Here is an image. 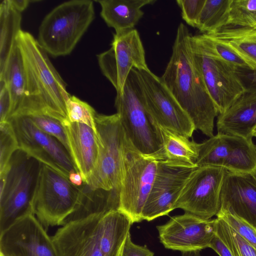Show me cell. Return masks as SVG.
Listing matches in <instances>:
<instances>
[{
	"instance_id": "cell-1",
	"label": "cell",
	"mask_w": 256,
	"mask_h": 256,
	"mask_svg": "<svg viewBox=\"0 0 256 256\" xmlns=\"http://www.w3.org/2000/svg\"><path fill=\"white\" fill-rule=\"evenodd\" d=\"M187 27L180 23L172 54L161 80L188 114L195 128L214 136V120L219 112L193 57Z\"/></svg>"
},
{
	"instance_id": "cell-40",
	"label": "cell",
	"mask_w": 256,
	"mask_h": 256,
	"mask_svg": "<svg viewBox=\"0 0 256 256\" xmlns=\"http://www.w3.org/2000/svg\"><path fill=\"white\" fill-rule=\"evenodd\" d=\"M10 2L16 10L22 12L28 6L30 1L27 0H10Z\"/></svg>"
},
{
	"instance_id": "cell-29",
	"label": "cell",
	"mask_w": 256,
	"mask_h": 256,
	"mask_svg": "<svg viewBox=\"0 0 256 256\" xmlns=\"http://www.w3.org/2000/svg\"><path fill=\"white\" fill-rule=\"evenodd\" d=\"M215 232L228 245L233 256H256V249L218 217L216 218Z\"/></svg>"
},
{
	"instance_id": "cell-10",
	"label": "cell",
	"mask_w": 256,
	"mask_h": 256,
	"mask_svg": "<svg viewBox=\"0 0 256 256\" xmlns=\"http://www.w3.org/2000/svg\"><path fill=\"white\" fill-rule=\"evenodd\" d=\"M191 48L209 94L219 114L244 92L235 68L214 51L204 34L190 36Z\"/></svg>"
},
{
	"instance_id": "cell-2",
	"label": "cell",
	"mask_w": 256,
	"mask_h": 256,
	"mask_svg": "<svg viewBox=\"0 0 256 256\" xmlns=\"http://www.w3.org/2000/svg\"><path fill=\"white\" fill-rule=\"evenodd\" d=\"M16 43L23 60L26 92L21 104L10 116L39 113L52 116L62 124L68 120L66 102L70 96L66 82L47 52L30 34L21 30Z\"/></svg>"
},
{
	"instance_id": "cell-3",
	"label": "cell",
	"mask_w": 256,
	"mask_h": 256,
	"mask_svg": "<svg viewBox=\"0 0 256 256\" xmlns=\"http://www.w3.org/2000/svg\"><path fill=\"white\" fill-rule=\"evenodd\" d=\"M52 238L58 256H122L120 237L104 213L68 222Z\"/></svg>"
},
{
	"instance_id": "cell-19",
	"label": "cell",
	"mask_w": 256,
	"mask_h": 256,
	"mask_svg": "<svg viewBox=\"0 0 256 256\" xmlns=\"http://www.w3.org/2000/svg\"><path fill=\"white\" fill-rule=\"evenodd\" d=\"M220 210L228 211L256 228V170L238 172L226 170Z\"/></svg>"
},
{
	"instance_id": "cell-38",
	"label": "cell",
	"mask_w": 256,
	"mask_h": 256,
	"mask_svg": "<svg viewBox=\"0 0 256 256\" xmlns=\"http://www.w3.org/2000/svg\"><path fill=\"white\" fill-rule=\"evenodd\" d=\"M235 70L245 90L256 91V70L240 68Z\"/></svg>"
},
{
	"instance_id": "cell-13",
	"label": "cell",
	"mask_w": 256,
	"mask_h": 256,
	"mask_svg": "<svg viewBox=\"0 0 256 256\" xmlns=\"http://www.w3.org/2000/svg\"><path fill=\"white\" fill-rule=\"evenodd\" d=\"M146 108L154 122L188 138L195 130L188 115L160 80L150 70H138Z\"/></svg>"
},
{
	"instance_id": "cell-31",
	"label": "cell",
	"mask_w": 256,
	"mask_h": 256,
	"mask_svg": "<svg viewBox=\"0 0 256 256\" xmlns=\"http://www.w3.org/2000/svg\"><path fill=\"white\" fill-rule=\"evenodd\" d=\"M20 149L14 130L8 121L0 122V172L9 165L13 154Z\"/></svg>"
},
{
	"instance_id": "cell-27",
	"label": "cell",
	"mask_w": 256,
	"mask_h": 256,
	"mask_svg": "<svg viewBox=\"0 0 256 256\" xmlns=\"http://www.w3.org/2000/svg\"><path fill=\"white\" fill-rule=\"evenodd\" d=\"M232 0H206L196 28L209 34L226 26Z\"/></svg>"
},
{
	"instance_id": "cell-15",
	"label": "cell",
	"mask_w": 256,
	"mask_h": 256,
	"mask_svg": "<svg viewBox=\"0 0 256 256\" xmlns=\"http://www.w3.org/2000/svg\"><path fill=\"white\" fill-rule=\"evenodd\" d=\"M196 167L180 161L158 160L154 180L142 210V220L152 221L174 210L184 184Z\"/></svg>"
},
{
	"instance_id": "cell-30",
	"label": "cell",
	"mask_w": 256,
	"mask_h": 256,
	"mask_svg": "<svg viewBox=\"0 0 256 256\" xmlns=\"http://www.w3.org/2000/svg\"><path fill=\"white\" fill-rule=\"evenodd\" d=\"M66 109L70 122L85 124L98 134L96 124L97 113L89 104L74 96H70L66 102Z\"/></svg>"
},
{
	"instance_id": "cell-5",
	"label": "cell",
	"mask_w": 256,
	"mask_h": 256,
	"mask_svg": "<svg viewBox=\"0 0 256 256\" xmlns=\"http://www.w3.org/2000/svg\"><path fill=\"white\" fill-rule=\"evenodd\" d=\"M114 106L124 132L134 147L144 156L164 159L160 134L144 104L136 68L130 70L122 93L116 94Z\"/></svg>"
},
{
	"instance_id": "cell-24",
	"label": "cell",
	"mask_w": 256,
	"mask_h": 256,
	"mask_svg": "<svg viewBox=\"0 0 256 256\" xmlns=\"http://www.w3.org/2000/svg\"><path fill=\"white\" fill-rule=\"evenodd\" d=\"M21 12L16 10L10 0L0 4V74L6 66L21 30Z\"/></svg>"
},
{
	"instance_id": "cell-18",
	"label": "cell",
	"mask_w": 256,
	"mask_h": 256,
	"mask_svg": "<svg viewBox=\"0 0 256 256\" xmlns=\"http://www.w3.org/2000/svg\"><path fill=\"white\" fill-rule=\"evenodd\" d=\"M156 228L160 242L168 249L182 252L209 248L215 234L216 218L204 220L190 213L172 217Z\"/></svg>"
},
{
	"instance_id": "cell-35",
	"label": "cell",
	"mask_w": 256,
	"mask_h": 256,
	"mask_svg": "<svg viewBox=\"0 0 256 256\" xmlns=\"http://www.w3.org/2000/svg\"><path fill=\"white\" fill-rule=\"evenodd\" d=\"M206 0H177L182 11V19L193 28L197 26L198 20Z\"/></svg>"
},
{
	"instance_id": "cell-23",
	"label": "cell",
	"mask_w": 256,
	"mask_h": 256,
	"mask_svg": "<svg viewBox=\"0 0 256 256\" xmlns=\"http://www.w3.org/2000/svg\"><path fill=\"white\" fill-rule=\"evenodd\" d=\"M230 48L256 70V30L246 27L226 26L206 34Z\"/></svg>"
},
{
	"instance_id": "cell-8",
	"label": "cell",
	"mask_w": 256,
	"mask_h": 256,
	"mask_svg": "<svg viewBox=\"0 0 256 256\" xmlns=\"http://www.w3.org/2000/svg\"><path fill=\"white\" fill-rule=\"evenodd\" d=\"M82 186L41 163L32 204L35 216L46 230L65 224L79 204Z\"/></svg>"
},
{
	"instance_id": "cell-34",
	"label": "cell",
	"mask_w": 256,
	"mask_h": 256,
	"mask_svg": "<svg viewBox=\"0 0 256 256\" xmlns=\"http://www.w3.org/2000/svg\"><path fill=\"white\" fill-rule=\"evenodd\" d=\"M204 34L216 53L226 62L235 68H251L247 63L228 46Z\"/></svg>"
},
{
	"instance_id": "cell-22",
	"label": "cell",
	"mask_w": 256,
	"mask_h": 256,
	"mask_svg": "<svg viewBox=\"0 0 256 256\" xmlns=\"http://www.w3.org/2000/svg\"><path fill=\"white\" fill-rule=\"evenodd\" d=\"M100 16L107 26L120 34L134 29L143 16L141 8L156 0H98Z\"/></svg>"
},
{
	"instance_id": "cell-39",
	"label": "cell",
	"mask_w": 256,
	"mask_h": 256,
	"mask_svg": "<svg viewBox=\"0 0 256 256\" xmlns=\"http://www.w3.org/2000/svg\"><path fill=\"white\" fill-rule=\"evenodd\" d=\"M209 248L214 250L220 256H233L228 245L216 232Z\"/></svg>"
},
{
	"instance_id": "cell-4",
	"label": "cell",
	"mask_w": 256,
	"mask_h": 256,
	"mask_svg": "<svg viewBox=\"0 0 256 256\" xmlns=\"http://www.w3.org/2000/svg\"><path fill=\"white\" fill-rule=\"evenodd\" d=\"M98 136L97 162L85 184L92 190L102 192L118 210L122 176V150L125 132L118 114H96Z\"/></svg>"
},
{
	"instance_id": "cell-7",
	"label": "cell",
	"mask_w": 256,
	"mask_h": 256,
	"mask_svg": "<svg viewBox=\"0 0 256 256\" xmlns=\"http://www.w3.org/2000/svg\"><path fill=\"white\" fill-rule=\"evenodd\" d=\"M40 166L20 149L13 154L6 178H0V232L22 216L34 214L32 202Z\"/></svg>"
},
{
	"instance_id": "cell-16",
	"label": "cell",
	"mask_w": 256,
	"mask_h": 256,
	"mask_svg": "<svg viewBox=\"0 0 256 256\" xmlns=\"http://www.w3.org/2000/svg\"><path fill=\"white\" fill-rule=\"evenodd\" d=\"M197 166H220L234 172L256 170V144L252 140L222 134L199 144Z\"/></svg>"
},
{
	"instance_id": "cell-44",
	"label": "cell",
	"mask_w": 256,
	"mask_h": 256,
	"mask_svg": "<svg viewBox=\"0 0 256 256\" xmlns=\"http://www.w3.org/2000/svg\"><path fill=\"white\" fill-rule=\"evenodd\" d=\"M0 256H2V254H0Z\"/></svg>"
},
{
	"instance_id": "cell-41",
	"label": "cell",
	"mask_w": 256,
	"mask_h": 256,
	"mask_svg": "<svg viewBox=\"0 0 256 256\" xmlns=\"http://www.w3.org/2000/svg\"><path fill=\"white\" fill-rule=\"evenodd\" d=\"M69 180L76 186H80L83 184V180L80 172H72L69 176Z\"/></svg>"
},
{
	"instance_id": "cell-37",
	"label": "cell",
	"mask_w": 256,
	"mask_h": 256,
	"mask_svg": "<svg viewBox=\"0 0 256 256\" xmlns=\"http://www.w3.org/2000/svg\"><path fill=\"white\" fill-rule=\"evenodd\" d=\"M122 256H154V253L146 246H140L134 244L129 232L124 244Z\"/></svg>"
},
{
	"instance_id": "cell-17",
	"label": "cell",
	"mask_w": 256,
	"mask_h": 256,
	"mask_svg": "<svg viewBox=\"0 0 256 256\" xmlns=\"http://www.w3.org/2000/svg\"><path fill=\"white\" fill-rule=\"evenodd\" d=\"M4 256H58L52 237L34 213L17 219L0 232Z\"/></svg>"
},
{
	"instance_id": "cell-21",
	"label": "cell",
	"mask_w": 256,
	"mask_h": 256,
	"mask_svg": "<svg viewBox=\"0 0 256 256\" xmlns=\"http://www.w3.org/2000/svg\"><path fill=\"white\" fill-rule=\"evenodd\" d=\"M218 116V133L252 140L256 127V91L244 90Z\"/></svg>"
},
{
	"instance_id": "cell-9",
	"label": "cell",
	"mask_w": 256,
	"mask_h": 256,
	"mask_svg": "<svg viewBox=\"0 0 256 256\" xmlns=\"http://www.w3.org/2000/svg\"><path fill=\"white\" fill-rule=\"evenodd\" d=\"M158 160L138 151L125 134L118 210L126 215L132 224L142 220V210L154 180Z\"/></svg>"
},
{
	"instance_id": "cell-12",
	"label": "cell",
	"mask_w": 256,
	"mask_h": 256,
	"mask_svg": "<svg viewBox=\"0 0 256 256\" xmlns=\"http://www.w3.org/2000/svg\"><path fill=\"white\" fill-rule=\"evenodd\" d=\"M12 124L20 149L69 179L72 172H79L70 152L54 137L39 129L27 117L12 116Z\"/></svg>"
},
{
	"instance_id": "cell-42",
	"label": "cell",
	"mask_w": 256,
	"mask_h": 256,
	"mask_svg": "<svg viewBox=\"0 0 256 256\" xmlns=\"http://www.w3.org/2000/svg\"><path fill=\"white\" fill-rule=\"evenodd\" d=\"M182 256H201L200 251L182 252Z\"/></svg>"
},
{
	"instance_id": "cell-28",
	"label": "cell",
	"mask_w": 256,
	"mask_h": 256,
	"mask_svg": "<svg viewBox=\"0 0 256 256\" xmlns=\"http://www.w3.org/2000/svg\"><path fill=\"white\" fill-rule=\"evenodd\" d=\"M226 26L256 30V0H232Z\"/></svg>"
},
{
	"instance_id": "cell-25",
	"label": "cell",
	"mask_w": 256,
	"mask_h": 256,
	"mask_svg": "<svg viewBox=\"0 0 256 256\" xmlns=\"http://www.w3.org/2000/svg\"><path fill=\"white\" fill-rule=\"evenodd\" d=\"M0 79L5 81L10 94V116L21 104L26 92V76L23 60L16 42L4 71L0 74Z\"/></svg>"
},
{
	"instance_id": "cell-14",
	"label": "cell",
	"mask_w": 256,
	"mask_h": 256,
	"mask_svg": "<svg viewBox=\"0 0 256 256\" xmlns=\"http://www.w3.org/2000/svg\"><path fill=\"white\" fill-rule=\"evenodd\" d=\"M102 74L110 82L116 94H121L130 70H149L144 48L138 30L133 29L114 34L111 47L97 56Z\"/></svg>"
},
{
	"instance_id": "cell-43",
	"label": "cell",
	"mask_w": 256,
	"mask_h": 256,
	"mask_svg": "<svg viewBox=\"0 0 256 256\" xmlns=\"http://www.w3.org/2000/svg\"><path fill=\"white\" fill-rule=\"evenodd\" d=\"M252 135H253V136H255V137H256V128L254 129V131H253Z\"/></svg>"
},
{
	"instance_id": "cell-26",
	"label": "cell",
	"mask_w": 256,
	"mask_h": 256,
	"mask_svg": "<svg viewBox=\"0 0 256 256\" xmlns=\"http://www.w3.org/2000/svg\"><path fill=\"white\" fill-rule=\"evenodd\" d=\"M156 124L162 137L164 160L196 165L199 144Z\"/></svg>"
},
{
	"instance_id": "cell-6",
	"label": "cell",
	"mask_w": 256,
	"mask_h": 256,
	"mask_svg": "<svg viewBox=\"0 0 256 256\" xmlns=\"http://www.w3.org/2000/svg\"><path fill=\"white\" fill-rule=\"evenodd\" d=\"M94 18L93 2H64L44 18L38 30V42L54 57L71 53Z\"/></svg>"
},
{
	"instance_id": "cell-36",
	"label": "cell",
	"mask_w": 256,
	"mask_h": 256,
	"mask_svg": "<svg viewBox=\"0 0 256 256\" xmlns=\"http://www.w3.org/2000/svg\"><path fill=\"white\" fill-rule=\"evenodd\" d=\"M12 110V99L5 81L0 79V122L8 120Z\"/></svg>"
},
{
	"instance_id": "cell-11",
	"label": "cell",
	"mask_w": 256,
	"mask_h": 256,
	"mask_svg": "<svg viewBox=\"0 0 256 256\" xmlns=\"http://www.w3.org/2000/svg\"><path fill=\"white\" fill-rule=\"evenodd\" d=\"M226 171L220 166H197L184 184L174 209L181 208L204 220L216 216Z\"/></svg>"
},
{
	"instance_id": "cell-33",
	"label": "cell",
	"mask_w": 256,
	"mask_h": 256,
	"mask_svg": "<svg viewBox=\"0 0 256 256\" xmlns=\"http://www.w3.org/2000/svg\"><path fill=\"white\" fill-rule=\"evenodd\" d=\"M222 219L244 240L256 249V228L240 218L224 210L216 215Z\"/></svg>"
},
{
	"instance_id": "cell-20",
	"label": "cell",
	"mask_w": 256,
	"mask_h": 256,
	"mask_svg": "<svg viewBox=\"0 0 256 256\" xmlns=\"http://www.w3.org/2000/svg\"><path fill=\"white\" fill-rule=\"evenodd\" d=\"M66 134L69 152L83 183H86L96 166L98 153V136L88 126L68 120L62 124Z\"/></svg>"
},
{
	"instance_id": "cell-32",
	"label": "cell",
	"mask_w": 256,
	"mask_h": 256,
	"mask_svg": "<svg viewBox=\"0 0 256 256\" xmlns=\"http://www.w3.org/2000/svg\"><path fill=\"white\" fill-rule=\"evenodd\" d=\"M24 116L28 118L39 129L56 138L70 152L66 134L60 121L42 114H32Z\"/></svg>"
}]
</instances>
